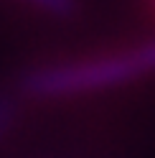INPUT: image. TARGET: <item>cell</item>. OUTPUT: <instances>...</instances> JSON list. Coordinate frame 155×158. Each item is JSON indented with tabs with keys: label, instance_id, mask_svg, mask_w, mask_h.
Masks as SVG:
<instances>
[{
	"label": "cell",
	"instance_id": "obj_1",
	"mask_svg": "<svg viewBox=\"0 0 155 158\" xmlns=\"http://www.w3.org/2000/svg\"><path fill=\"white\" fill-rule=\"evenodd\" d=\"M150 74H155V41L79 61L36 66L23 77L21 92L38 100H61L112 89Z\"/></svg>",
	"mask_w": 155,
	"mask_h": 158
},
{
	"label": "cell",
	"instance_id": "obj_2",
	"mask_svg": "<svg viewBox=\"0 0 155 158\" xmlns=\"http://www.w3.org/2000/svg\"><path fill=\"white\" fill-rule=\"evenodd\" d=\"M18 120V102L10 92H0V143L8 138Z\"/></svg>",
	"mask_w": 155,
	"mask_h": 158
},
{
	"label": "cell",
	"instance_id": "obj_3",
	"mask_svg": "<svg viewBox=\"0 0 155 158\" xmlns=\"http://www.w3.org/2000/svg\"><path fill=\"white\" fill-rule=\"evenodd\" d=\"M28 3L48 15H56V18H66L76 10V0H28Z\"/></svg>",
	"mask_w": 155,
	"mask_h": 158
}]
</instances>
